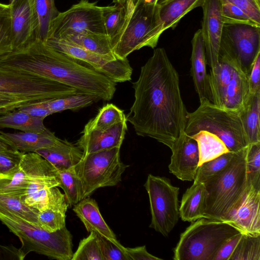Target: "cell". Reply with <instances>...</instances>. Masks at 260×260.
I'll return each mask as SVG.
<instances>
[{
	"label": "cell",
	"mask_w": 260,
	"mask_h": 260,
	"mask_svg": "<svg viewBox=\"0 0 260 260\" xmlns=\"http://www.w3.org/2000/svg\"><path fill=\"white\" fill-rule=\"evenodd\" d=\"M133 87L135 100L126 121L137 135L154 139L171 149L184 133L187 111L178 73L164 48L154 50Z\"/></svg>",
	"instance_id": "cell-1"
},
{
	"label": "cell",
	"mask_w": 260,
	"mask_h": 260,
	"mask_svg": "<svg viewBox=\"0 0 260 260\" xmlns=\"http://www.w3.org/2000/svg\"><path fill=\"white\" fill-rule=\"evenodd\" d=\"M80 62L38 39L0 57L1 66L47 78L100 100H111L116 91V83Z\"/></svg>",
	"instance_id": "cell-2"
},
{
	"label": "cell",
	"mask_w": 260,
	"mask_h": 260,
	"mask_svg": "<svg viewBox=\"0 0 260 260\" xmlns=\"http://www.w3.org/2000/svg\"><path fill=\"white\" fill-rule=\"evenodd\" d=\"M247 147L237 152L223 172L203 183L205 189L203 217L224 221L250 188L246 173Z\"/></svg>",
	"instance_id": "cell-3"
},
{
	"label": "cell",
	"mask_w": 260,
	"mask_h": 260,
	"mask_svg": "<svg viewBox=\"0 0 260 260\" xmlns=\"http://www.w3.org/2000/svg\"><path fill=\"white\" fill-rule=\"evenodd\" d=\"M242 233L222 220L202 217L192 222L180 237L174 250L175 260H213L221 246Z\"/></svg>",
	"instance_id": "cell-4"
},
{
	"label": "cell",
	"mask_w": 260,
	"mask_h": 260,
	"mask_svg": "<svg viewBox=\"0 0 260 260\" xmlns=\"http://www.w3.org/2000/svg\"><path fill=\"white\" fill-rule=\"evenodd\" d=\"M184 133L191 136L205 131L217 136L230 152L239 151L248 145L240 111L221 108L212 102H200L193 112L187 113Z\"/></svg>",
	"instance_id": "cell-5"
},
{
	"label": "cell",
	"mask_w": 260,
	"mask_h": 260,
	"mask_svg": "<svg viewBox=\"0 0 260 260\" xmlns=\"http://www.w3.org/2000/svg\"><path fill=\"white\" fill-rule=\"evenodd\" d=\"M208 75L212 103L226 110L241 111L249 91L247 75L239 61L219 50L217 63Z\"/></svg>",
	"instance_id": "cell-6"
},
{
	"label": "cell",
	"mask_w": 260,
	"mask_h": 260,
	"mask_svg": "<svg viewBox=\"0 0 260 260\" xmlns=\"http://www.w3.org/2000/svg\"><path fill=\"white\" fill-rule=\"evenodd\" d=\"M0 220L19 239L21 247L19 250L22 260L31 251L52 259L71 260L73 254L72 236L66 226L49 232L17 218L0 215Z\"/></svg>",
	"instance_id": "cell-7"
},
{
	"label": "cell",
	"mask_w": 260,
	"mask_h": 260,
	"mask_svg": "<svg viewBox=\"0 0 260 260\" xmlns=\"http://www.w3.org/2000/svg\"><path fill=\"white\" fill-rule=\"evenodd\" d=\"M120 147L83 154L74 166L80 186L81 200L97 189L117 185L128 165L120 157Z\"/></svg>",
	"instance_id": "cell-8"
},
{
	"label": "cell",
	"mask_w": 260,
	"mask_h": 260,
	"mask_svg": "<svg viewBox=\"0 0 260 260\" xmlns=\"http://www.w3.org/2000/svg\"><path fill=\"white\" fill-rule=\"evenodd\" d=\"M164 31L158 4L140 1L128 24L113 51L118 59H124L144 47L154 48Z\"/></svg>",
	"instance_id": "cell-9"
},
{
	"label": "cell",
	"mask_w": 260,
	"mask_h": 260,
	"mask_svg": "<svg viewBox=\"0 0 260 260\" xmlns=\"http://www.w3.org/2000/svg\"><path fill=\"white\" fill-rule=\"evenodd\" d=\"M0 93L44 101L82 93L47 78L0 65Z\"/></svg>",
	"instance_id": "cell-10"
},
{
	"label": "cell",
	"mask_w": 260,
	"mask_h": 260,
	"mask_svg": "<svg viewBox=\"0 0 260 260\" xmlns=\"http://www.w3.org/2000/svg\"><path fill=\"white\" fill-rule=\"evenodd\" d=\"M144 187L148 193L151 215L149 227L167 237L180 218L179 188L165 177L149 174Z\"/></svg>",
	"instance_id": "cell-11"
},
{
	"label": "cell",
	"mask_w": 260,
	"mask_h": 260,
	"mask_svg": "<svg viewBox=\"0 0 260 260\" xmlns=\"http://www.w3.org/2000/svg\"><path fill=\"white\" fill-rule=\"evenodd\" d=\"M84 32L106 35L102 6L96 2L80 0L68 10L59 12L52 23L48 38Z\"/></svg>",
	"instance_id": "cell-12"
},
{
	"label": "cell",
	"mask_w": 260,
	"mask_h": 260,
	"mask_svg": "<svg viewBox=\"0 0 260 260\" xmlns=\"http://www.w3.org/2000/svg\"><path fill=\"white\" fill-rule=\"evenodd\" d=\"M45 43L70 57L86 63L116 83L131 80L133 69L127 58L112 60L64 38L50 37Z\"/></svg>",
	"instance_id": "cell-13"
},
{
	"label": "cell",
	"mask_w": 260,
	"mask_h": 260,
	"mask_svg": "<svg viewBox=\"0 0 260 260\" xmlns=\"http://www.w3.org/2000/svg\"><path fill=\"white\" fill-rule=\"evenodd\" d=\"M219 50L236 58L247 75L260 52V26L224 23Z\"/></svg>",
	"instance_id": "cell-14"
},
{
	"label": "cell",
	"mask_w": 260,
	"mask_h": 260,
	"mask_svg": "<svg viewBox=\"0 0 260 260\" xmlns=\"http://www.w3.org/2000/svg\"><path fill=\"white\" fill-rule=\"evenodd\" d=\"M9 5L12 44L15 51L37 39L38 20L33 0H15Z\"/></svg>",
	"instance_id": "cell-15"
},
{
	"label": "cell",
	"mask_w": 260,
	"mask_h": 260,
	"mask_svg": "<svg viewBox=\"0 0 260 260\" xmlns=\"http://www.w3.org/2000/svg\"><path fill=\"white\" fill-rule=\"evenodd\" d=\"M201 7L203 16L201 30L205 44L207 63L210 69H212L218 61L224 24L220 0H205Z\"/></svg>",
	"instance_id": "cell-16"
},
{
	"label": "cell",
	"mask_w": 260,
	"mask_h": 260,
	"mask_svg": "<svg viewBox=\"0 0 260 260\" xmlns=\"http://www.w3.org/2000/svg\"><path fill=\"white\" fill-rule=\"evenodd\" d=\"M170 149L172 154L169 165L170 172L181 180H193L199 162L197 141L184 133Z\"/></svg>",
	"instance_id": "cell-17"
},
{
	"label": "cell",
	"mask_w": 260,
	"mask_h": 260,
	"mask_svg": "<svg viewBox=\"0 0 260 260\" xmlns=\"http://www.w3.org/2000/svg\"><path fill=\"white\" fill-rule=\"evenodd\" d=\"M224 221L242 233L260 234V190L251 186L239 205Z\"/></svg>",
	"instance_id": "cell-18"
},
{
	"label": "cell",
	"mask_w": 260,
	"mask_h": 260,
	"mask_svg": "<svg viewBox=\"0 0 260 260\" xmlns=\"http://www.w3.org/2000/svg\"><path fill=\"white\" fill-rule=\"evenodd\" d=\"M126 120L104 131L82 132L75 144L87 154L115 147H121L127 129Z\"/></svg>",
	"instance_id": "cell-19"
},
{
	"label": "cell",
	"mask_w": 260,
	"mask_h": 260,
	"mask_svg": "<svg viewBox=\"0 0 260 260\" xmlns=\"http://www.w3.org/2000/svg\"><path fill=\"white\" fill-rule=\"evenodd\" d=\"M190 74L200 102H212L207 71V59L204 42L201 29L194 34L191 40Z\"/></svg>",
	"instance_id": "cell-20"
},
{
	"label": "cell",
	"mask_w": 260,
	"mask_h": 260,
	"mask_svg": "<svg viewBox=\"0 0 260 260\" xmlns=\"http://www.w3.org/2000/svg\"><path fill=\"white\" fill-rule=\"evenodd\" d=\"M35 152L51 163L57 171L75 166L84 154L82 150L76 144L60 139L55 144L40 149Z\"/></svg>",
	"instance_id": "cell-21"
},
{
	"label": "cell",
	"mask_w": 260,
	"mask_h": 260,
	"mask_svg": "<svg viewBox=\"0 0 260 260\" xmlns=\"http://www.w3.org/2000/svg\"><path fill=\"white\" fill-rule=\"evenodd\" d=\"M73 210L88 232H94L118 242L116 235L103 218L98 203L94 199L85 198L75 205Z\"/></svg>",
	"instance_id": "cell-22"
},
{
	"label": "cell",
	"mask_w": 260,
	"mask_h": 260,
	"mask_svg": "<svg viewBox=\"0 0 260 260\" xmlns=\"http://www.w3.org/2000/svg\"><path fill=\"white\" fill-rule=\"evenodd\" d=\"M0 133L11 141L15 148L24 153L35 152L37 150L51 146L59 140L54 133L47 128L40 132Z\"/></svg>",
	"instance_id": "cell-23"
},
{
	"label": "cell",
	"mask_w": 260,
	"mask_h": 260,
	"mask_svg": "<svg viewBox=\"0 0 260 260\" xmlns=\"http://www.w3.org/2000/svg\"><path fill=\"white\" fill-rule=\"evenodd\" d=\"M102 8L106 34L113 48L123 33L132 15L127 12L125 7L120 5L104 6Z\"/></svg>",
	"instance_id": "cell-24"
},
{
	"label": "cell",
	"mask_w": 260,
	"mask_h": 260,
	"mask_svg": "<svg viewBox=\"0 0 260 260\" xmlns=\"http://www.w3.org/2000/svg\"><path fill=\"white\" fill-rule=\"evenodd\" d=\"M205 195L203 183L194 182L184 193L179 206L180 217L184 221L193 222L204 217Z\"/></svg>",
	"instance_id": "cell-25"
},
{
	"label": "cell",
	"mask_w": 260,
	"mask_h": 260,
	"mask_svg": "<svg viewBox=\"0 0 260 260\" xmlns=\"http://www.w3.org/2000/svg\"><path fill=\"white\" fill-rule=\"evenodd\" d=\"M204 1L167 0L157 3L164 30L174 29L182 18L193 9L202 7Z\"/></svg>",
	"instance_id": "cell-26"
},
{
	"label": "cell",
	"mask_w": 260,
	"mask_h": 260,
	"mask_svg": "<svg viewBox=\"0 0 260 260\" xmlns=\"http://www.w3.org/2000/svg\"><path fill=\"white\" fill-rule=\"evenodd\" d=\"M260 92L249 93L240 116L248 145L260 142Z\"/></svg>",
	"instance_id": "cell-27"
},
{
	"label": "cell",
	"mask_w": 260,
	"mask_h": 260,
	"mask_svg": "<svg viewBox=\"0 0 260 260\" xmlns=\"http://www.w3.org/2000/svg\"><path fill=\"white\" fill-rule=\"evenodd\" d=\"M39 211L26 205L21 197L0 194V215L20 219L39 228Z\"/></svg>",
	"instance_id": "cell-28"
},
{
	"label": "cell",
	"mask_w": 260,
	"mask_h": 260,
	"mask_svg": "<svg viewBox=\"0 0 260 260\" xmlns=\"http://www.w3.org/2000/svg\"><path fill=\"white\" fill-rule=\"evenodd\" d=\"M60 38L111 60L118 59L114 55L110 40L106 35L84 32L69 34Z\"/></svg>",
	"instance_id": "cell-29"
},
{
	"label": "cell",
	"mask_w": 260,
	"mask_h": 260,
	"mask_svg": "<svg viewBox=\"0 0 260 260\" xmlns=\"http://www.w3.org/2000/svg\"><path fill=\"white\" fill-rule=\"evenodd\" d=\"M42 117L31 116L19 109L0 115V128H9L23 132H40L46 128Z\"/></svg>",
	"instance_id": "cell-30"
},
{
	"label": "cell",
	"mask_w": 260,
	"mask_h": 260,
	"mask_svg": "<svg viewBox=\"0 0 260 260\" xmlns=\"http://www.w3.org/2000/svg\"><path fill=\"white\" fill-rule=\"evenodd\" d=\"M198 143L199 152V166L229 152L223 142L216 135L202 131L189 136Z\"/></svg>",
	"instance_id": "cell-31"
},
{
	"label": "cell",
	"mask_w": 260,
	"mask_h": 260,
	"mask_svg": "<svg viewBox=\"0 0 260 260\" xmlns=\"http://www.w3.org/2000/svg\"><path fill=\"white\" fill-rule=\"evenodd\" d=\"M125 120L126 116L123 110L112 104H107L87 123L82 132L106 131Z\"/></svg>",
	"instance_id": "cell-32"
},
{
	"label": "cell",
	"mask_w": 260,
	"mask_h": 260,
	"mask_svg": "<svg viewBox=\"0 0 260 260\" xmlns=\"http://www.w3.org/2000/svg\"><path fill=\"white\" fill-rule=\"evenodd\" d=\"M38 20L37 39L45 42L48 39L53 20L58 15L54 0H33Z\"/></svg>",
	"instance_id": "cell-33"
},
{
	"label": "cell",
	"mask_w": 260,
	"mask_h": 260,
	"mask_svg": "<svg viewBox=\"0 0 260 260\" xmlns=\"http://www.w3.org/2000/svg\"><path fill=\"white\" fill-rule=\"evenodd\" d=\"M237 152L229 151L199 166L194 182L204 183L221 173L232 163Z\"/></svg>",
	"instance_id": "cell-34"
},
{
	"label": "cell",
	"mask_w": 260,
	"mask_h": 260,
	"mask_svg": "<svg viewBox=\"0 0 260 260\" xmlns=\"http://www.w3.org/2000/svg\"><path fill=\"white\" fill-rule=\"evenodd\" d=\"M99 100H100L96 96L79 93L47 100L46 103L48 108L53 114L66 110H77Z\"/></svg>",
	"instance_id": "cell-35"
},
{
	"label": "cell",
	"mask_w": 260,
	"mask_h": 260,
	"mask_svg": "<svg viewBox=\"0 0 260 260\" xmlns=\"http://www.w3.org/2000/svg\"><path fill=\"white\" fill-rule=\"evenodd\" d=\"M229 260H260V234L242 233Z\"/></svg>",
	"instance_id": "cell-36"
},
{
	"label": "cell",
	"mask_w": 260,
	"mask_h": 260,
	"mask_svg": "<svg viewBox=\"0 0 260 260\" xmlns=\"http://www.w3.org/2000/svg\"><path fill=\"white\" fill-rule=\"evenodd\" d=\"M58 187L64 191L69 207L74 206L81 200V191L74 167L67 170L58 171Z\"/></svg>",
	"instance_id": "cell-37"
},
{
	"label": "cell",
	"mask_w": 260,
	"mask_h": 260,
	"mask_svg": "<svg viewBox=\"0 0 260 260\" xmlns=\"http://www.w3.org/2000/svg\"><path fill=\"white\" fill-rule=\"evenodd\" d=\"M246 167L250 186L255 189L260 190V142L247 146Z\"/></svg>",
	"instance_id": "cell-38"
},
{
	"label": "cell",
	"mask_w": 260,
	"mask_h": 260,
	"mask_svg": "<svg viewBox=\"0 0 260 260\" xmlns=\"http://www.w3.org/2000/svg\"><path fill=\"white\" fill-rule=\"evenodd\" d=\"M71 260H103L96 233L91 232L82 239Z\"/></svg>",
	"instance_id": "cell-39"
},
{
	"label": "cell",
	"mask_w": 260,
	"mask_h": 260,
	"mask_svg": "<svg viewBox=\"0 0 260 260\" xmlns=\"http://www.w3.org/2000/svg\"><path fill=\"white\" fill-rule=\"evenodd\" d=\"M96 235L103 260H132L125 251V247L119 242Z\"/></svg>",
	"instance_id": "cell-40"
},
{
	"label": "cell",
	"mask_w": 260,
	"mask_h": 260,
	"mask_svg": "<svg viewBox=\"0 0 260 260\" xmlns=\"http://www.w3.org/2000/svg\"><path fill=\"white\" fill-rule=\"evenodd\" d=\"M66 213L51 209L39 211L38 221L39 228L54 232L66 226Z\"/></svg>",
	"instance_id": "cell-41"
},
{
	"label": "cell",
	"mask_w": 260,
	"mask_h": 260,
	"mask_svg": "<svg viewBox=\"0 0 260 260\" xmlns=\"http://www.w3.org/2000/svg\"><path fill=\"white\" fill-rule=\"evenodd\" d=\"M220 2L221 16L224 23H243L260 26L243 11L227 0H220Z\"/></svg>",
	"instance_id": "cell-42"
},
{
	"label": "cell",
	"mask_w": 260,
	"mask_h": 260,
	"mask_svg": "<svg viewBox=\"0 0 260 260\" xmlns=\"http://www.w3.org/2000/svg\"><path fill=\"white\" fill-rule=\"evenodd\" d=\"M23 154L17 150L0 149V177L7 176L18 170Z\"/></svg>",
	"instance_id": "cell-43"
},
{
	"label": "cell",
	"mask_w": 260,
	"mask_h": 260,
	"mask_svg": "<svg viewBox=\"0 0 260 260\" xmlns=\"http://www.w3.org/2000/svg\"><path fill=\"white\" fill-rule=\"evenodd\" d=\"M12 51L9 13L0 15V57Z\"/></svg>",
	"instance_id": "cell-44"
},
{
	"label": "cell",
	"mask_w": 260,
	"mask_h": 260,
	"mask_svg": "<svg viewBox=\"0 0 260 260\" xmlns=\"http://www.w3.org/2000/svg\"><path fill=\"white\" fill-rule=\"evenodd\" d=\"M39 102L41 101L0 93V115Z\"/></svg>",
	"instance_id": "cell-45"
},
{
	"label": "cell",
	"mask_w": 260,
	"mask_h": 260,
	"mask_svg": "<svg viewBox=\"0 0 260 260\" xmlns=\"http://www.w3.org/2000/svg\"><path fill=\"white\" fill-rule=\"evenodd\" d=\"M243 11L260 25V0H227Z\"/></svg>",
	"instance_id": "cell-46"
},
{
	"label": "cell",
	"mask_w": 260,
	"mask_h": 260,
	"mask_svg": "<svg viewBox=\"0 0 260 260\" xmlns=\"http://www.w3.org/2000/svg\"><path fill=\"white\" fill-rule=\"evenodd\" d=\"M249 93L260 92V52L255 58L247 75Z\"/></svg>",
	"instance_id": "cell-47"
},
{
	"label": "cell",
	"mask_w": 260,
	"mask_h": 260,
	"mask_svg": "<svg viewBox=\"0 0 260 260\" xmlns=\"http://www.w3.org/2000/svg\"><path fill=\"white\" fill-rule=\"evenodd\" d=\"M242 233L228 239L219 248L213 260H229L242 236Z\"/></svg>",
	"instance_id": "cell-48"
},
{
	"label": "cell",
	"mask_w": 260,
	"mask_h": 260,
	"mask_svg": "<svg viewBox=\"0 0 260 260\" xmlns=\"http://www.w3.org/2000/svg\"><path fill=\"white\" fill-rule=\"evenodd\" d=\"M46 101H44L34 103L18 109L31 116L45 118L47 116L52 114L48 108Z\"/></svg>",
	"instance_id": "cell-49"
},
{
	"label": "cell",
	"mask_w": 260,
	"mask_h": 260,
	"mask_svg": "<svg viewBox=\"0 0 260 260\" xmlns=\"http://www.w3.org/2000/svg\"><path fill=\"white\" fill-rule=\"evenodd\" d=\"M125 251L132 260H161L149 253L145 245L134 248L125 247Z\"/></svg>",
	"instance_id": "cell-50"
},
{
	"label": "cell",
	"mask_w": 260,
	"mask_h": 260,
	"mask_svg": "<svg viewBox=\"0 0 260 260\" xmlns=\"http://www.w3.org/2000/svg\"><path fill=\"white\" fill-rule=\"evenodd\" d=\"M140 0H113L115 4L120 5L125 7L127 12L132 15L135 7Z\"/></svg>",
	"instance_id": "cell-51"
},
{
	"label": "cell",
	"mask_w": 260,
	"mask_h": 260,
	"mask_svg": "<svg viewBox=\"0 0 260 260\" xmlns=\"http://www.w3.org/2000/svg\"><path fill=\"white\" fill-rule=\"evenodd\" d=\"M0 149L16 150L13 143L0 133Z\"/></svg>",
	"instance_id": "cell-52"
},
{
	"label": "cell",
	"mask_w": 260,
	"mask_h": 260,
	"mask_svg": "<svg viewBox=\"0 0 260 260\" xmlns=\"http://www.w3.org/2000/svg\"><path fill=\"white\" fill-rule=\"evenodd\" d=\"M9 251L8 245H0V259H5Z\"/></svg>",
	"instance_id": "cell-53"
},
{
	"label": "cell",
	"mask_w": 260,
	"mask_h": 260,
	"mask_svg": "<svg viewBox=\"0 0 260 260\" xmlns=\"http://www.w3.org/2000/svg\"><path fill=\"white\" fill-rule=\"evenodd\" d=\"M10 11V5L9 4L0 3V15L9 14Z\"/></svg>",
	"instance_id": "cell-54"
},
{
	"label": "cell",
	"mask_w": 260,
	"mask_h": 260,
	"mask_svg": "<svg viewBox=\"0 0 260 260\" xmlns=\"http://www.w3.org/2000/svg\"><path fill=\"white\" fill-rule=\"evenodd\" d=\"M145 3L157 4L158 0H141Z\"/></svg>",
	"instance_id": "cell-55"
},
{
	"label": "cell",
	"mask_w": 260,
	"mask_h": 260,
	"mask_svg": "<svg viewBox=\"0 0 260 260\" xmlns=\"http://www.w3.org/2000/svg\"><path fill=\"white\" fill-rule=\"evenodd\" d=\"M166 1H167V0H158L157 3H158V4L161 3H162V2H164Z\"/></svg>",
	"instance_id": "cell-56"
},
{
	"label": "cell",
	"mask_w": 260,
	"mask_h": 260,
	"mask_svg": "<svg viewBox=\"0 0 260 260\" xmlns=\"http://www.w3.org/2000/svg\"><path fill=\"white\" fill-rule=\"evenodd\" d=\"M15 0H9V4H12V3H13Z\"/></svg>",
	"instance_id": "cell-57"
}]
</instances>
